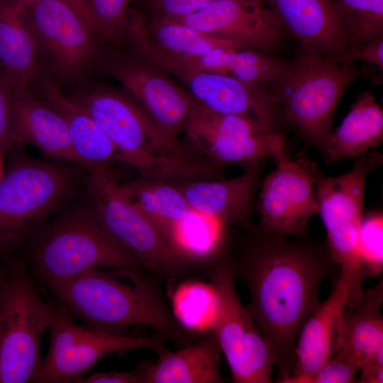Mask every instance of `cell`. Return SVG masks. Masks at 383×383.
Wrapping results in <instances>:
<instances>
[{
  "label": "cell",
  "instance_id": "74e56055",
  "mask_svg": "<svg viewBox=\"0 0 383 383\" xmlns=\"http://www.w3.org/2000/svg\"><path fill=\"white\" fill-rule=\"evenodd\" d=\"M70 6L82 19L94 30L101 35L107 42L113 45L111 39L96 18L89 0H62Z\"/></svg>",
  "mask_w": 383,
  "mask_h": 383
},
{
  "label": "cell",
  "instance_id": "7a4b0ae2",
  "mask_svg": "<svg viewBox=\"0 0 383 383\" xmlns=\"http://www.w3.org/2000/svg\"><path fill=\"white\" fill-rule=\"evenodd\" d=\"M91 269L48 289L87 327L126 335L131 327L155 330L180 346L199 338L184 329L168 309L150 273Z\"/></svg>",
  "mask_w": 383,
  "mask_h": 383
},
{
  "label": "cell",
  "instance_id": "7bdbcfd3",
  "mask_svg": "<svg viewBox=\"0 0 383 383\" xmlns=\"http://www.w3.org/2000/svg\"><path fill=\"white\" fill-rule=\"evenodd\" d=\"M3 155L4 154L0 150V181L1 180L4 176V172H5L4 171V167H3V158H2Z\"/></svg>",
  "mask_w": 383,
  "mask_h": 383
},
{
  "label": "cell",
  "instance_id": "83f0119b",
  "mask_svg": "<svg viewBox=\"0 0 383 383\" xmlns=\"http://www.w3.org/2000/svg\"><path fill=\"white\" fill-rule=\"evenodd\" d=\"M122 187L135 205L172 242L175 227L192 211L174 181L140 177L123 184Z\"/></svg>",
  "mask_w": 383,
  "mask_h": 383
},
{
  "label": "cell",
  "instance_id": "277c9868",
  "mask_svg": "<svg viewBox=\"0 0 383 383\" xmlns=\"http://www.w3.org/2000/svg\"><path fill=\"white\" fill-rule=\"evenodd\" d=\"M32 236L31 264L48 289L91 269L148 273L110 237L91 204L62 213Z\"/></svg>",
  "mask_w": 383,
  "mask_h": 383
},
{
  "label": "cell",
  "instance_id": "cb8c5ba5",
  "mask_svg": "<svg viewBox=\"0 0 383 383\" xmlns=\"http://www.w3.org/2000/svg\"><path fill=\"white\" fill-rule=\"evenodd\" d=\"M383 140V111L370 90L362 92L340 126L332 131L323 153L328 162L356 157Z\"/></svg>",
  "mask_w": 383,
  "mask_h": 383
},
{
  "label": "cell",
  "instance_id": "2e32d148",
  "mask_svg": "<svg viewBox=\"0 0 383 383\" xmlns=\"http://www.w3.org/2000/svg\"><path fill=\"white\" fill-rule=\"evenodd\" d=\"M169 18L239 49L270 53L286 35L263 0H216L195 13Z\"/></svg>",
  "mask_w": 383,
  "mask_h": 383
},
{
  "label": "cell",
  "instance_id": "4316f807",
  "mask_svg": "<svg viewBox=\"0 0 383 383\" xmlns=\"http://www.w3.org/2000/svg\"><path fill=\"white\" fill-rule=\"evenodd\" d=\"M289 61L253 50L220 48L197 55L196 69L234 77L252 84L270 86L285 74Z\"/></svg>",
  "mask_w": 383,
  "mask_h": 383
},
{
  "label": "cell",
  "instance_id": "7402d4cb",
  "mask_svg": "<svg viewBox=\"0 0 383 383\" xmlns=\"http://www.w3.org/2000/svg\"><path fill=\"white\" fill-rule=\"evenodd\" d=\"M38 97L57 111L67 126L73 150L80 163L108 165L118 160L116 150L89 113L68 96L46 72L41 70L37 82Z\"/></svg>",
  "mask_w": 383,
  "mask_h": 383
},
{
  "label": "cell",
  "instance_id": "f1b7e54d",
  "mask_svg": "<svg viewBox=\"0 0 383 383\" xmlns=\"http://www.w3.org/2000/svg\"><path fill=\"white\" fill-rule=\"evenodd\" d=\"M172 314L187 331L201 336L211 332L218 310V296L209 282L187 280L171 296Z\"/></svg>",
  "mask_w": 383,
  "mask_h": 383
},
{
  "label": "cell",
  "instance_id": "d4e9b609",
  "mask_svg": "<svg viewBox=\"0 0 383 383\" xmlns=\"http://www.w3.org/2000/svg\"><path fill=\"white\" fill-rule=\"evenodd\" d=\"M383 282L364 290L363 302L357 309L344 311L339 351L360 367L383 349Z\"/></svg>",
  "mask_w": 383,
  "mask_h": 383
},
{
  "label": "cell",
  "instance_id": "484cf974",
  "mask_svg": "<svg viewBox=\"0 0 383 383\" xmlns=\"http://www.w3.org/2000/svg\"><path fill=\"white\" fill-rule=\"evenodd\" d=\"M21 4L0 0V64L15 82L33 87L41 68L33 38L21 16Z\"/></svg>",
  "mask_w": 383,
  "mask_h": 383
},
{
  "label": "cell",
  "instance_id": "f546056e",
  "mask_svg": "<svg viewBox=\"0 0 383 383\" xmlns=\"http://www.w3.org/2000/svg\"><path fill=\"white\" fill-rule=\"evenodd\" d=\"M146 26L152 43L172 57L199 55L220 48L239 49L230 42L163 16L154 15Z\"/></svg>",
  "mask_w": 383,
  "mask_h": 383
},
{
  "label": "cell",
  "instance_id": "ee69618b",
  "mask_svg": "<svg viewBox=\"0 0 383 383\" xmlns=\"http://www.w3.org/2000/svg\"><path fill=\"white\" fill-rule=\"evenodd\" d=\"M15 1H16V2H18V4L23 5V4H26V3L28 2V1H31V0H15Z\"/></svg>",
  "mask_w": 383,
  "mask_h": 383
},
{
  "label": "cell",
  "instance_id": "d6986e66",
  "mask_svg": "<svg viewBox=\"0 0 383 383\" xmlns=\"http://www.w3.org/2000/svg\"><path fill=\"white\" fill-rule=\"evenodd\" d=\"M261 163L242 175L225 180L191 179L174 181L192 211L226 225L240 224L252 230L250 214Z\"/></svg>",
  "mask_w": 383,
  "mask_h": 383
},
{
  "label": "cell",
  "instance_id": "ac0fdd59",
  "mask_svg": "<svg viewBox=\"0 0 383 383\" xmlns=\"http://www.w3.org/2000/svg\"><path fill=\"white\" fill-rule=\"evenodd\" d=\"M348 299L347 284L339 276L333 280L328 297L302 326L296 340L293 372L284 383H311L320 366L337 350Z\"/></svg>",
  "mask_w": 383,
  "mask_h": 383
},
{
  "label": "cell",
  "instance_id": "8fae6325",
  "mask_svg": "<svg viewBox=\"0 0 383 383\" xmlns=\"http://www.w3.org/2000/svg\"><path fill=\"white\" fill-rule=\"evenodd\" d=\"M209 282L218 296V310L211 328L235 383H270L275 365L272 348L240 302L234 285L230 253L216 262Z\"/></svg>",
  "mask_w": 383,
  "mask_h": 383
},
{
  "label": "cell",
  "instance_id": "7c38bea8",
  "mask_svg": "<svg viewBox=\"0 0 383 383\" xmlns=\"http://www.w3.org/2000/svg\"><path fill=\"white\" fill-rule=\"evenodd\" d=\"M139 53L175 77L196 101L218 113L254 119L272 133H281V109L268 86L252 84L234 77L177 65L170 61L150 40H143Z\"/></svg>",
  "mask_w": 383,
  "mask_h": 383
},
{
  "label": "cell",
  "instance_id": "3957f363",
  "mask_svg": "<svg viewBox=\"0 0 383 383\" xmlns=\"http://www.w3.org/2000/svg\"><path fill=\"white\" fill-rule=\"evenodd\" d=\"M68 96L108 136L118 160L136 169L141 177L176 181L212 174L211 165L194 157L178 139L164 132L128 92L96 87Z\"/></svg>",
  "mask_w": 383,
  "mask_h": 383
},
{
  "label": "cell",
  "instance_id": "30bf717a",
  "mask_svg": "<svg viewBox=\"0 0 383 383\" xmlns=\"http://www.w3.org/2000/svg\"><path fill=\"white\" fill-rule=\"evenodd\" d=\"M21 16L41 70L58 84L81 82L99 70L109 42L64 1L31 0L21 6Z\"/></svg>",
  "mask_w": 383,
  "mask_h": 383
},
{
  "label": "cell",
  "instance_id": "44dd1931",
  "mask_svg": "<svg viewBox=\"0 0 383 383\" xmlns=\"http://www.w3.org/2000/svg\"><path fill=\"white\" fill-rule=\"evenodd\" d=\"M167 338L157 333L150 336L118 335L96 331L89 338L51 358L43 360L39 382H75L99 360L120 352L165 348Z\"/></svg>",
  "mask_w": 383,
  "mask_h": 383
},
{
  "label": "cell",
  "instance_id": "d590c367",
  "mask_svg": "<svg viewBox=\"0 0 383 383\" xmlns=\"http://www.w3.org/2000/svg\"><path fill=\"white\" fill-rule=\"evenodd\" d=\"M359 366L339 351L329 356L320 366L311 383H351L356 382Z\"/></svg>",
  "mask_w": 383,
  "mask_h": 383
},
{
  "label": "cell",
  "instance_id": "5bb4252c",
  "mask_svg": "<svg viewBox=\"0 0 383 383\" xmlns=\"http://www.w3.org/2000/svg\"><path fill=\"white\" fill-rule=\"evenodd\" d=\"M183 132L216 162L243 164L248 168L272 157L284 143L283 133H272L252 118L216 113L197 101Z\"/></svg>",
  "mask_w": 383,
  "mask_h": 383
},
{
  "label": "cell",
  "instance_id": "ba28073f",
  "mask_svg": "<svg viewBox=\"0 0 383 383\" xmlns=\"http://www.w3.org/2000/svg\"><path fill=\"white\" fill-rule=\"evenodd\" d=\"M11 151L0 181V252L13 250L43 225L71 192L77 168L61 161L35 159Z\"/></svg>",
  "mask_w": 383,
  "mask_h": 383
},
{
  "label": "cell",
  "instance_id": "e0dca14e",
  "mask_svg": "<svg viewBox=\"0 0 383 383\" xmlns=\"http://www.w3.org/2000/svg\"><path fill=\"white\" fill-rule=\"evenodd\" d=\"M284 30L300 43L299 49L353 61L334 0H263Z\"/></svg>",
  "mask_w": 383,
  "mask_h": 383
},
{
  "label": "cell",
  "instance_id": "8992f818",
  "mask_svg": "<svg viewBox=\"0 0 383 383\" xmlns=\"http://www.w3.org/2000/svg\"><path fill=\"white\" fill-rule=\"evenodd\" d=\"M91 205L101 226L133 260L157 277L177 278L193 266L116 181L108 165H85Z\"/></svg>",
  "mask_w": 383,
  "mask_h": 383
},
{
  "label": "cell",
  "instance_id": "9a60e30c",
  "mask_svg": "<svg viewBox=\"0 0 383 383\" xmlns=\"http://www.w3.org/2000/svg\"><path fill=\"white\" fill-rule=\"evenodd\" d=\"M272 157L277 167L262 182L258 228L285 237L301 235L312 215L318 213L306 158L293 160L285 150L284 143L276 148Z\"/></svg>",
  "mask_w": 383,
  "mask_h": 383
},
{
  "label": "cell",
  "instance_id": "ffe728a7",
  "mask_svg": "<svg viewBox=\"0 0 383 383\" xmlns=\"http://www.w3.org/2000/svg\"><path fill=\"white\" fill-rule=\"evenodd\" d=\"M14 131L16 143H29L44 155L61 162H79L65 121L26 84L13 82Z\"/></svg>",
  "mask_w": 383,
  "mask_h": 383
},
{
  "label": "cell",
  "instance_id": "f35d334b",
  "mask_svg": "<svg viewBox=\"0 0 383 383\" xmlns=\"http://www.w3.org/2000/svg\"><path fill=\"white\" fill-rule=\"evenodd\" d=\"M353 61L360 60L375 65L383 72V36H381L362 48L350 52Z\"/></svg>",
  "mask_w": 383,
  "mask_h": 383
},
{
  "label": "cell",
  "instance_id": "5b68a950",
  "mask_svg": "<svg viewBox=\"0 0 383 383\" xmlns=\"http://www.w3.org/2000/svg\"><path fill=\"white\" fill-rule=\"evenodd\" d=\"M361 71L344 62L299 49L283 77L270 86L284 121L321 152L332 133L334 114L347 88Z\"/></svg>",
  "mask_w": 383,
  "mask_h": 383
},
{
  "label": "cell",
  "instance_id": "8d00e7d4",
  "mask_svg": "<svg viewBox=\"0 0 383 383\" xmlns=\"http://www.w3.org/2000/svg\"><path fill=\"white\" fill-rule=\"evenodd\" d=\"M216 0H152L155 16L180 17L199 11Z\"/></svg>",
  "mask_w": 383,
  "mask_h": 383
},
{
  "label": "cell",
  "instance_id": "b9f144b4",
  "mask_svg": "<svg viewBox=\"0 0 383 383\" xmlns=\"http://www.w3.org/2000/svg\"><path fill=\"white\" fill-rule=\"evenodd\" d=\"M3 276H4V271H3V267H2V268H0V311H1V299ZM0 334H1V328H0Z\"/></svg>",
  "mask_w": 383,
  "mask_h": 383
},
{
  "label": "cell",
  "instance_id": "9c48e42d",
  "mask_svg": "<svg viewBox=\"0 0 383 383\" xmlns=\"http://www.w3.org/2000/svg\"><path fill=\"white\" fill-rule=\"evenodd\" d=\"M3 271L0 383L39 382L40 344L53 304L40 297L23 264L11 260Z\"/></svg>",
  "mask_w": 383,
  "mask_h": 383
},
{
  "label": "cell",
  "instance_id": "603a6c76",
  "mask_svg": "<svg viewBox=\"0 0 383 383\" xmlns=\"http://www.w3.org/2000/svg\"><path fill=\"white\" fill-rule=\"evenodd\" d=\"M221 353L210 332L178 350L162 349L155 362L140 364L135 370L142 383H220Z\"/></svg>",
  "mask_w": 383,
  "mask_h": 383
},
{
  "label": "cell",
  "instance_id": "836d02e7",
  "mask_svg": "<svg viewBox=\"0 0 383 383\" xmlns=\"http://www.w3.org/2000/svg\"><path fill=\"white\" fill-rule=\"evenodd\" d=\"M131 1L89 0L96 18L116 48H121L125 43L128 25V5Z\"/></svg>",
  "mask_w": 383,
  "mask_h": 383
},
{
  "label": "cell",
  "instance_id": "e575fe53",
  "mask_svg": "<svg viewBox=\"0 0 383 383\" xmlns=\"http://www.w3.org/2000/svg\"><path fill=\"white\" fill-rule=\"evenodd\" d=\"M13 82L0 64V150L3 154L18 145L14 131Z\"/></svg>",
  "mask_w": 383,
  "mask_h": 383
},
{
  "label": "cell",
  "instance_id": "4dcf8cb0",
  "mask_svg": "<svg viewBox=\"0 0 383 383\" xmlns=\"http://www.w3.org/2000/svg\"><path fill=\"white\" fill-rule=\"evenodd\" d=\"M349 52L383 36V0H334Z\"/></svg>",
  "mask_w": 383,
  "mask_h": 383
},
{
  "label": "cell",
  "instance_id": "ab89813d",
  "mask_svg": "<svg viewBox=\"0 0 383 383\" xmlns=\"http://www.w3.org/2000/svg\"><path fill=\"white\" fill-rule=\"evenodd\" d=\"M77 383H142L135 370L132 372L111 371L97 372L89 377H81L76 380Z\"/></svg>",
  "mask_w": 383,
  "mask_h": 383
},
{
  "label": "cell",
  "instance_id": "4fadbf2b",
  "mask_svg": "<svg viewBox=\"0 0 383 383\" xmlns=\"http://www.w3.org/2000/svg\"><path fill=\"white\" fill-rule=\"evenodd\" d=\"M99 70L117 79L167 135L177 139L196 103L167 73L133 52L106 47Z\"/></svg>",
  "mask_w": 383,
  "mask_h": 383
},
{
  "label": "cell",
  "instance_id": "1f68e13d",
  "mask_svg": "<svg viewBox=\"0 0 383 383\" xmlns=\"http://www.w3.org/2000/svg\"><path fill=\"white\" fill-rule=\"evenodd\" d=\"M358 254L364 276L377 277L383 270V214L362 215L358 234Z\"/></svg>",
  "mask_w": 383,
  "mask_h": 383
},
{
  "label": "cell",
  "instance_id": "6da1fadb",
  "mask_svg": "<svg viewBox=\"0 0 383 383\" xmlns=\"http://www.w3.org/2000/svg\"><path fill=\"white\" fill-rule=\"evenodd\" d=\"M251 236L230 261L234 279L247 286L246 309L270 344L278 382L291 376L299 331L318 308L323 280L339 268L326 243L304 235L285 236L250 230Z\"/></svg>",
  "mask_w": 383,
  "mask_h": 383
},
{
  "label": "cell",
  "instance_id": "d6a6232c",
  "mask_svg": "<svg viewBox=\"0 0 383 383\" xmlns=\"http://www.w3.org/2000/svg\"><path fill=\"white\" fill-rule=\"evenodd\" d=\"M48 329L50 333V345L45 358L55 357L91 337L96 330L78 326L73 320L68 308L60 302L53 304Z\"/></svg>",
  "mask_w": 383,
  "mask_h": 383
},
{
  "label": "cell",
  "instance_id": "52a82bcc",
  "mask_svg": "<svg viewBox=\"0 0 383 383\" xmlns=\"http://www.w3.org/2000/svg\"><path fill=\"white\" fill-rule=\"evenodd\" d=\"M378 152L355 157L353 169L342 175L328 177L306 159L313 179L318 213L327 232V245L340 269V277L347 284L346 309L354 310L363 302L365 277L358 254L357 242L365 184L367 175L382 163Z\"/></svg>",
  "mask_w": 383,
  "mask_h": 383
},
{
  "label": "cell",
  "instance_id": "60d3db41",
  "mask_svg": "<svg viewBox=\"0 0 383 383\" xmlns=\"http://www.w3.org/2000/svg\"><path fill=\"white\" fill-rule=\"evenodd\" d=\"M361 374L357 382H383V350L378 351L363 363L360 369Z\"/></svg>",
  "mask_w": 383,
  "mask_h": 383
}]
</instances>
